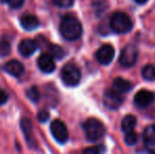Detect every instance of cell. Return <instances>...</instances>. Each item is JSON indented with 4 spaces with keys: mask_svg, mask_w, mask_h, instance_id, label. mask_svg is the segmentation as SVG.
<instances>
[{
    "mask_svg": "<svg viewBox=\"0 0 155 154\" xmlns=\"http://www.w3.org/2000/svg\"><path fill=\"white\" fill-rule=\"evenodd\" d=\"M51 54L53 57H55L56 59H62L65 55V51L62 49L60 45H57V44H52L51 48Z\"/></svg>",
    "mask_w": 155,
    "mask_h": 154,
    "instance_id": "cell-20",
    "label": "cell"
},
{
    "mask_svg": "<svg viewBox=\"0 0 155 154\" xmlns=\"http://www.w3.org/2000/svg\"><path fill=\"white\" fill-rule=\"evenodd\" d=\"M138 142V135L137 133H135L134 131H130L128 133H126L124 136V143H126L128 146H134Z\"/></svg>",
    "mask_w": 155,
    "mask_h": 154,
    "instance_id": "cell-22",
    "label": "cell"
},
{
    "mask_svg": "<svg viewBox=\"0 0 155 154\" xmlns=\"http://www.w3.org/2000/svg\"><path fill=\"white\" fill-rule=\"evenodd\" d=\"M38 49V43L33 39H23L18 44V51L23 57L32 56Z\"/></svg>",
    "mask_w": 155,
    "mask_h": 154,
    "instance_id": "cell-11",
    "label": "cell"
},
{
    "mask_svg": "<svg viewBox=\"0 0 155 154\" xmlns=\"http://www.w3.org/2000/svg\"><path fill=\"white\" fill-rule=\"evenodd\" d=\"M106 150L104 149V147L102 146V145H100V146H95V147H92V148H88V149H84V153H101L104 152V151Z\"/></svg>",
    "mask_w": 155,
    "mask_h": 154,
    "instance_id": "cell-26",
    "label": "cell"
},
{
    "mask_svg": "<svg viewBox=\"0 0 155 154\" xmlns=\"http://www.w3.org/2000/svg\"><path fill=\"white\" fill-rule=\"evenodd\" d=\"M145 147L150 153H155V125L148 126L143 131Z\"/></svg>",
    "mask_w": 155,
    "mask_h": 154,
    "instance_id": "cell-12",
    "label": "cell"
},
{
    "mask_svg": "<svg viewBox=\"0 0 155 154\" xmlns=\"http://www.w3.org/2000/svg\"><path fill=\"white\" fill-rule=\"evenodd\" d=\"M82 129L89 142H96L104 137L106 134V129L101 121L96 118H89L82 125Z\"/></svg>",
    "mask_w": 155,
    "mask_h": 154,
    "instance_id": "cell-3",
    "label": "cell"
},
{
    "mask_svg": "<svg viewBox=\"0 0 155 154\" xmlns=\"http://www.w3.org/2000/svg\"><path fill=\"white\" fill-rule=\"evenodd\" d=\"M60 76H61L62 82L65 86L76 87L80 82L81 73H80L78 67L75 66L74 64H67L62 68Z\"/></svg>",
    "mask_w": 155,
    "mask_h": 154,
    "instance_id": "cell-4",
    "label": "cell"
},
{
    "mask_svg": "<svg viewBox=\"0 0 155 154\" xmlns=\"http://www.w3.org/2000/svg\"><path fill=\"white\" fill-rule=\"evenodd\" d=\"M94 10H95V14L97 16H100L101 14H104L106 12V10L108 8V2L106 0H95L93 3Z\"/></svg>",
    "mask_w": 155,
    "mask_h": 154,
    "instance_id": "cell-19",
    "label": "cell"
},
{
    "mask_svg": "<svg viewBox=\"0 0 155 154\" xmlns=\"http://www.w3.org/2000/svg\"><path fill=\"white\" fill-rule=\"evenodd\" d=\"M11 52V44L6 40H0V57L8 56Z\"/></svg>",
    "mask_w": 155,
    "mask_h": 154,
    "instance_id": "cell-23",
    "label": "cell"
},
{
    "mask_svg": "<svg viewBox=\"0 0 155 154\" xmlns=\"http://www.w3.org/2000/svg\"><path fill=\"white\" fill-rule=\"evenodd\" d=\"M141 75L148 81H154L155 80V66L153 64H147L141 70Z\"/></svg>",
    "mask_w": 155,
    "mask_h": 154,
    "instance_id": "cell-18",
    "label": "cell"
},
{
    "mask_svg": "<svg viewBox=\"0 0 155 154\" xmlns=\"http://www.w3.org/2000/svg\"><path fill=\"white\" fill-rule=\"evenodd\" d=\"M137 123V119L136 117L132 114H129V115H126L121 120V126L120 129L124 133H128L130 131H133Z\"/></svg>",
    "mask_w": 155,
    "mask_h": 154,
    "instance_id": "cell-17",
    "label": "cell"
},
{
    "mask_svg": "<svg viewBox=\"0 0 155 154\" xmlns=\"http://www.w3.org/2000/svg\"><path fill=\"white\" fill-rule=\"evenodd\" d=\"M134 1L138 4H143V3H146V2L149 1V0H134Z\"/></svg>",
    "mask_w": 155,
    "mask_h": 154,
    "instance_id": "cell-29",
    "label": "cell"
},
{
    "mask_svg": "<svg viewBox=\"0 0 155 154\" xmlns=\"http://www.w3.org/2000/svg\"><path fill=\"white\" fill-rule=\"evenodd\" d=\"M113 88L118 92L124 94V93H128L129 91L132 90L133 84L123 77H117L113 80Z\"/></svg>",
    "mask_w": 155,
    "mask_h": 154,
    "instance_id": "cell-16",
    "label": "cell"
},
{
    "mask_svg": "<svg viewBox=\"0 0 155 154\" xmlns=\"http://www.w3.org/2000/svg\"><path fill=\"white\" fill-rule=\"evenodd\" d=\"M138 58V49L135 44H127L121 50L119 55V64L124 68H131L137 61Z\"/></svg>",
    "mask_w": 155,
    "mask_h": 154,
    "instance_id": "cell-5",
    "label": "cell"
},
{
    "mask_svg": "<svg viewBox=\"0 0 155 154\" xmlns=\"http://www.w3.org/2000/svg\"><path fill=\"white\" fill-rule=\"evenodd\" d=\"M37 66L43 73H52L56 68L53 56L49 53H43L39 56L37 60Z\"/></svg>",
    "mask_w": 155,
    "mask_h": 154,
    "instance_id": "cell-10",
    "label": "cell"
},
{
    "mask_svg": "<svg viewBox=\"0 0 155 154\" xmlns=\"http://www.w3.org/2000/svg\"><path fill=\"white\" fill-rule=\"evenodd\" d=\"M37 117H38V120L39 121H41V123H45V121L49 119L50 113L48 111H45V110H42V111L39 112L38 115H37Z\"/></svg>",
    "mask_w": 155,
    "mask_h": 154,
    "instance_id": "cell-27",
    "label": "cell"
},
{
    "mask_svg": "<svg viewBox=\"0 0 155 154\" xmlns=\"http://www.w3.org/2000/svg\"><path fill=\"white\" fill-rule=\"evenodd\" d=\"M61 36L69 41L77 40L82 35V25L80 21L73 15H65L62 17L59 25Z\"/></svg>",
    "mask_w": 155,
    "mask_h": 154,
    "instance_id": "cell-1",
    "label": "cell"
},
{
    "mask_svg": "<svg viewBox=\"0 0 155 154\" xmlns=\"http://www.w3.org/2000/svg\"><path fill=\"white\" fill-rule=\"evenodd\" d=\"M20 25L27 31H33V30H36L39 27V20L34 15L25 14L23 16H21Z\"/></svg>",
    "mask_w": 155,
    "mask_h": 154,
    "instance_id": "cell-15",
    "label": "cell"
},
{
    "mask_svg": "<svg viewBox=\"0 0 155 154\" xmlns=\"http://www.w3.org/2000/svg\"><path fill=\"white\" fill-rule=\"evenodd\" d=\"M124 100V96L123 93L116 91L114 88L107 89L104 94V103L107 108L111 110H116L121 106Z\"/></svg>",
    "mask_w": 155,
    "mask_h": 154,
    "instance_id": "cell-6",
    "label": "cell"
},
{
    "mask_svg": "<svg viewBox=\"0 0 155 154\" xmlns=\"http://www.w3.org/2000/svg\"><path fill=\"white\" fill-rule=\"evenodd\" d=\"M114 55H115V49L111 44L106 43V44L101 45V47L97 50V52H96V54H95V57H96V60H97L100 64L107 66V64H109L113 60Z\"/></svg>",
    "mask_w": 155,
    "mask_h": 154,
    "instance_id": "cell-8",
    "label": "cell"
},
{
    "mask_svg": "<svg viewBox=\"0 0 155 154\" xmlns=\"http://www.w3.org/2000/svg\"><path fill=\"white\" fill-rule=\"evenodd\" d=\"M53 3L55 5L59 6V8H71L74 3V0H52Z\"/></svg>",
    "mask_w": 155,
    "mask_h": 154,
    "instance_id": "cell-24",
    "label": "cell"
},
{
    "mask_svg": "<svg viewBox=\"0 0 155 154\" xmlns=\"http://www.w3.org/2000/svg\"><path fill=\"white\" fill-rule=\"evenodd\" d=\"M133 22L128 14L124 12H115L110 18V29L115 34H126L132 30Z\"/></svg>",
    "mask_w": 155,
    "mask_h": 154,
    "instance_id": "cell-2",
    "label": "cell"
},
{
    "mask_svg": "<svg viewBox=\"0 0 155 154\" xmlns=\"http://www.w3.org/2000/svg\"><path fill=\"white\" fill-rule=\"evenodd\" d=\"M20 125L23 134L25 136V139H27L28 144L30 145V147L36 146V140H35L34 136H33V125L31 123V121L28 118H25L21 120Z\"/></svg>",
    "mask_w": 155,
    "mask_h": 154,
    "instance_id": "cell-14",
    "label": "cell"
},
{
    "mask_svg": "<svg viewBox=\"0 0 155 154\" xmlns=\"http://www.w3.org/2000/svg\"><path fill=\"white\" fill-rule=\"evenodd\" d=\"M8 95L2 89H0V106L4 105L8 101Z\"/></svg>",
    "mask_w": 155,
    "mask_h": 154,
    "instance_id": "cell-28",
    "label": "cell"
},
{
    "mask_svg": "<svg viewBox=\"0 0 155 154\" xmlns=\"http://www.w3.org/2000/svg\"><path fill=\"white\" fill-rule=\"evenodd\" d=\"M51 133L53 137L57 140L59 144H65L69 139V131L67 126L60 119H55L51 123L50 126Z\"/></svg>",
    "mask_w": 155,
    "mask_h": 154,
    "instance_id": "cell-7",
    "label": "cell"
},
{
    "mask_svg": "<svg viewBox=\"0 0 155 154\" xmlns=\"http://www.w3.org/2000/svg\"><path fill=\"white\" fill-rule=\"evenodd\" d=\"M2 1L6 2L12 8H19L25 3V0H2Z\"/></svg>",
    "mask_w": 155,
    "mask_h": 154,
    "instance_id": "cell-25",
    "label": "cell"
},
{
    "mask_svg": "<svg viewBox=\"0 0 155 154\" xmlns=\"http://www.w3.org/2000/svg\"><path fill=\"white\" fill-rule=\"evenodd\" d=\"M4 72L13 77H20L25 73V67L18 60H10L3 66Z\"/></svg>",
    "mask_w": 155,
    "mask_h": 154,
    "instance_id": "cell-13",
    "label": "cell"
},
{
    "mask_svg": "<svg viewBox=\"0 0 155 154\" xmlns=\"http://www.w3.org/2000/svg\"><path fill=\"white\" fill-rule=\"evenodd\" d=\"M27 96L33 103H38L39 98H40V94H39V91L36 87H31L30 89H28Z\"/></svg>",
    "mask_w": 155,
    "mask_h": 154,
    "instance_id": "cell-21",
    "label": "cell"
},
{
    "mask_svg": "<svg viewBox=\"0 0 155 154\" xmlns=\"http://www.w3.org/2000/svg\"><path fill=\"white\" fill-rule=\"evenodd\" d=\"M155 99V94L149 90H139L134 96V103L139 108H147Z\"/></svg>",
    "mask_w": 155,
    "mask_h": 154,
    "instance_id": "cell-9",
    "label": "cell"
}]
</instances>
